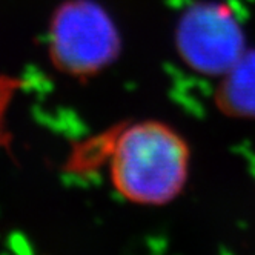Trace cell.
Wrapping results in <instances>:
<instances>
[{
  "label": "cell",
  "instance_id": "2",
  "mask_svg": "<svg viewBox=\"0 0 255 255\" xmlns=\"http://www.w3.org/2000/svg\"><path fill=\"white\" fill-rule=\"evenodd\" d=\"M119 49L113 20L91 0H69L54 14L49 54L60 71L72 76L96 74L117 57Z\"/></svg>",
  "mask_w": 255,
  "mask_h": 255
},
{
  "label": "cell",
  "instance_id": "3",
  "mask_svg": "<svg viewBox=\"0 0 255 255\" xmlns=\"http://www.w3.org/2000/svg\"><path fill=\"white\" fill-rule=\"evenodd\" d=\"M175 46L189 68L220 77L248 49L245 31L234 11L218 2H198L181 14Z\"/></svg>",
  "mask_w": 255,
  "mask_h": 255
},
{
  "label": "cell",
  "instance_id": "4",
  "mask_svg": "<svg viewBox=\"0 0 255 255\" xmlns=\"http://www.w3.org/2000/svg\"><path fill=\"white\" fill-rule=\"evenodd\" d=\"M215 103L228 117L255 120V49H246L222 76Z\"/></svg>",
  "mask_w": 255,
  "mask_h": 255
},
{
  "label": "cell",
  "instance_id": "1",
  "mask_svg": "<svg viewBox=\"0 0 255 255\" xmlns=\"http://www.w3.org/2000/svg\"><path fill=\"white\" fill-rule=\"evenodd\" d=\"M191 152L186 140L161 122L128 126L114 140L109 172L120 195L137 205H166L183 191Z\"/></svg>",
  "mask_w": 255,
  "mask_h": 255
}]
</instances>
